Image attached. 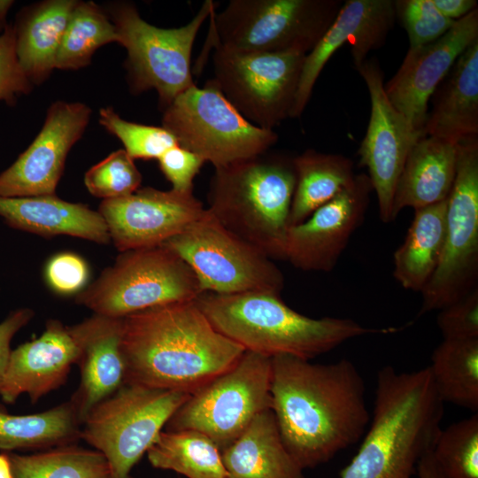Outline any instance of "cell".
Wrapping results in <instances>:
<instances>
[{
  "instance_id": "32",
  "label": "cell",
  "mask_w": 478,
  "mask_h": 478,
  "mask_svg": "<svg viewBox=\"0 0 478 478\" xmlns=\"http://www.w3.org/2000/svg\"><path fill=\"white\" fill-rule=\"evenodd\" d=\"M428 368L443 403L478 411V338L443 339Z\"/></svg>"
},
{
  "instance_id": "41",
  "label": "cell",
  "mask_w": 478,
  "mask_h": 478,
  "mask_svg": "<svg viewBox=\"0 0 478 478\" xmlns=\"http://www.w3.org/2000/svg\"><path fill=\"white\" fill-rule=\"evenodd\" d=\"M436 323L443 339L478 338V289L439 310Z\"/></svg>"
},
{
  "instance_id": "5",
  "label": "cell",
  "mask_w": 478,
  "mask_h": 478,
  "mask_svg": "<svg viewBox=\"0 0 478 478\" xmlns=\"http://www.w3.org/2000/svg\"><path fill=\"white\" fill-rule=\"evenodd\" d=\"M295 185L293 158L266 152L215 168L206 209L272 260H285Z\"/></svg>"
},
{
  "instance_id": "46",
  "label": "cell",
  "mask_w": 478,
  "mask_h": 478,
  "mask_svg": "<svg viewBox=\"0 0 478 478\" xmlns=\"http://www.w3.org/2000/svg\"><path fill=\"white\" fill-rule=\"evenodd\" d=\"M0 478H13L11 461L7 452L0 453Z\"/></svg>"
},
{
  "instance_id": "23",
  "label": "cell",
  "mask_w": 478,
  "mask_h": 478,
  "mask_svg": "<svg viewBox=\"0 0 478 478\" xmlns=\"http://www.w3.org/2000/svg\"><path fill=\"white\" fill-rule=\"evenodd\" d=\"M430 100L424 136L455 144L478 138V40L459 56Z\"/></svg>"
},
{
  "instance_id": "38",
  "label": "cell",
  "mask_w": 478,
  "mask_h": 478,
  "mask_svg": "<svg viewBox=\"0 0 478 478\" xmlns=\"http://www.w3.org/2000/svg\"><path fill=\"white\" fill-rule=\"evenodd\" d=\"M394 6L396 17L407 33L410 48L436 41L455 23L437 10L433 0H397Z\"/></svg>"
},
{
  "instance_id": "25",
  "label": "cell",
  "mask_w": 478,
  "mask_h": 478,
  "mask_svg": "<svg viewBox=\"0 0 478 478\" xmlns=\"http://www.w3.org/2000/svg\"><path fill=\"white\" fill-rule=\"evenodd\" d=\"M458 144L423 136L411 148L397 182L392 220L406 207L414 210L447 200L457 172Z\"/></svg>"
},
{
  "instance_id": "45",
  "label": "cell",
  "mask_w": 478,
  "mask_h": 478,
  "mask_svg": "<svg viewBox=\"0 0 478 478\" xmlns=\"http://www.w3.org/2000/svg\"><path fill=\"white\" fill-rule=\"evenodd\" d=\"M418 478H444L432 454V450L427 451L420 459L417 466Z\"/></svg>"
},
{
  "instance_id": "11",
  "label": "cell",
  "mask_w": 478,
  "mask_h": 478,
  "mask_svg": "<svg viewBox=\"0 0 478 478\" xmlns=\"http://www.w3.org/2000/svg\"><path fill=\"white\" fill-rule=\"evenodd\" d=\"M271 358L245 351L227 371L201 387L175 411L166 430H195L222 451L263 411L271 409Z\"/></svg>"
},
{
  "instance_id": "24",
  "label": "cell",
  "mask_w": 478,
  "mask_h": 478,
  "mask_svg": "<svg viewBox=\"0 0 478 478\" xmlns=\"http://www.w3.org/2000/svg\"><path fill=\"white\" fill-rule=\"evenodd\" d=\"M0 217L11 227L45 237L71 235L107 244V225L98 211L53 195L0 197Z\"/></svg>"
},
{
  "instance_id": "22",
  "label": "cell",
  "mask_w": 478,
  "mask_h": 478,
  "mask_svg": "<svg viewBox=\"0 0 478 478\" xmlns=\"http://www.w3.org/2000/svg\"><path fill=\"white\" fill-rule=\"evenodd\" d=\"M80 346V384L71 397L81 425L90 411L127 383L122 318L93 314L71 326Z\"/></svg>"
},
{
  "instance_id": "28",
  "label": "cell",
  "mask_w": 478,
  "mask_h": 478,
  "mask_svg": "<svg viewBox=\"0 0 478 478\" xmlns=\"http://www.w3.org/2000/svg\"><path fill=\"white\" fill-rule=\"evenodd\" d=\"M446 211L447 200L414 210L393 257V275L404 289L421 292L435 273L445 242Z\"/></svg>"
},
{
  "instance_id": "42",
  "label": "cell",
  "mask_w": 478,
  "mask_h": 478,
  "mask_svg": "<svg viewBox=\"0 0 478 478\" xmlns=\"http://www.w3.org/2000/svg\"><path fill=\"white\" fill-rule=\"evenodd\" d=\"M159 168L171 182L172 189L179 192L193 191V181L204 160L197 154L176 145L166 150L158 159Z\"/></svg>"
},
{
  "instance_id": "1",
  "label": "cell",
  "mask_w": 478,
  "mask_h": 478,
  "mask_svg": "<svg viewBox=\"0 0 478 478\" xmlns=\"http://www.w3.org/2000/svg\"><path fill=\"white\" fill-rule=\"evenodd\" d=\"M270 394L282 443L303 470L358 442L369 422L364 381L348 359L314 364L274 356Z\"/></svg>"
},
{
  "instance_id": "36",
  "label": "cell",
  "mask_w": 478,
  "mask_h": 478,
  "mask_svg": "<svg viewBox=\"0 0 478 478\" xmlns=\"http://www.w3.org/2000/svg\"><path fill=\"white\" fill-rule=\"evenodd\" d=\"M99 123L120 140L133 159H158L166 150L179 145L163 127L127 121L111 107L100 109Z\"/></svg>"
},
{
  "instance_id": "40",
  "label": "cell",
  "mask_w": 478,
  "mask_h": 478,
  "mask_svg": "<svg viewBox=\"0 0 478 478\" xmlns=\"http://www.w3.org/2000/svg\"><path fill=\"white\" fill-rule=\"evenodd\" d=\"M32 83L19 62L13 25L0 34V102L13 105L18 97L28 94Z\"/></svg>"
},
{
  "instance_id": "47",
  "label": "cell",
  "mask_w": 478,
  "mask_h": 478,
  "mask_svg": "<svg viewBox=\"0 0 478 478\" xmlns=\"http://www.w3.org/2000/svg\"><path fill=\"white\" fill-rule=\"evenodd\" d=\"M14 1L12 0H0V32L3 33L4 30L8 26L6 21V17L9 10L13 5Z\"/></svg>"
},
{
  "instance_id": "8",
  "label": "cell",
  "mask_w": 478,
  "mask_h": 478,
  "mask_svg": "<svg viewBox=\"0 0 478 478\" xmlns=\"http://www.w3.org/2000/svg\"><path fill=\"white\" fill-rule=\"evenodd\" d=\"M190 394L126 383L85 418L81 439L101 452L109 478H133L131 471Z\"/></svg>"
},
{
  "instance_id": "44",
  "label": "cell",
  "mask_w": 478,
  "mask_h": 478,
  "mask_svg": "<svg viewBox=\"0 0 478 478\" xmlns=\"http://www.w3.org/2000/svg\"><path fill=\"white\" fill-rule=\"evenodd\" d=\"M437 10L447 19L457 21L477 8L475 0H433Z\"/></svg>"
},
{
  "instance_id": "16",
  "label": "cell",
  "mask_w": 478,
  "mask_h": 478,
  "mask_svg": "<svg viewBox=\"0 0 478 478\" xmlns=\"http://www.w3.org/2000/svg\"><path fill=\"white\" fill-rule=\"evenodd\" d=\"M205 210L193 191H163L151 187L138 189L125 197L103 200L98 208L120 252L162 245L202 217Z\"/></svg>"
},
{
  "instance_id": "20",
  "label": "cell",
  "mask_w": 478,
  "mask_h": 478,
  "mask_svg": "<svg viewBox=\"0 0 478 478\" xmlns=\"http://www.w3.org/2000/svg\"><path fill=\"white\" fill-rule=\"evenodd\" d=\"M396 18L394 1L348 0L314 48L305 55L290 118L303 113L314 84L331 56L344 43L358 69L367 54L382 46Z\"/></svg>"
},
{
  "instance_id": "10",
  "label": "cell",
  "mask_w": 478,
  "mask_h": 478,
  "mask_svg": "<svg viewBox=\"0 0 478 478\" xmlns=\"http://www.w3.org/2000/svg\"><path fill=\"white\" fill-rule=\"evenodd\" d=\"M214 10V2L207 0L186 25L160 28L145 21L134 4H113L109 18L116 27L119 43L127 52L126 66L133 90L155 89L164 110L195 85L190 66L193 44Z\"/></svg>"
},
{
  "instance_id": "2",
  "label": "cell",
  "mask_w": 478,
  "mask_h": 478,
  "mask_svg": "<svg viewBox=\"0 0 478 478\" xmlns=\"http://www.w3.org/2000/svg\"><path fill=\"white\" fill-rule=\"evenodd\" d=\"M127 383L192 394L230 369L245 350L210 323L195 301L122 318Z\"/></svg>"
},
{
  "instance_id": "19",
  "label": "cell",
  "mask_w": 478,
  "mask_h": 478,
  "mask_svg": "<svg viewBox=\"0 0 478 478\" xmlns=\"http://www.w3.org/2000/svg\"><path fill=\"white\" fill-rule=\"evenodd\" d=\"M372 191L368 175L356 174L335 197L302 223L289 227L285 260L303 271L334 269L351 235L362 225Z\"/></svg>"
},
{
  "instance_id": "21",
  "label": "cell",
  "mask_w": 478,
  "mask_h": 478,
  "mask_svg": "<svg viewBox=\"0 0 478 478\" xmlns=\"http://www.w3.org/2000/svg\"><path fill=\"white\" fill-rule=\"evenodd\" d=\"M80 356V346L71 326L50 319L42 334L12 350L0 396L13 404L25 393L32 404L62 386Z\"/></svg>"
},
{
  "instance_id": "9",
  "label": "cell",
  "mask_w": 478,
  "mask_h": 478,
  "mask_svg": "<svg viewBox=\"0 0 478 478\" xmlns=\"http://www.w3.org/2000/svg\"><path fill=\"white\" fill-rule=\"evenodd\" d=\"M162 127L214 168L266 153L278 140L242 116L210 80L178 95L163 110Z\"/></svg>"
},
{
  "instance_id": "39",
  "label": "cell",
  "mask_w": 478,
  "mask_h": 478,
  "mask_svg": "<svg viewBox=\"0 0 478 478\" xmlns=\"http://www.w3.org/2000/svg\"><path fill=\"white\" fill-rule=\"evenodd\" d=\"M44 277L53 292L61 296L77 295L86 288L89 267L80 255L71 251L59 252L47 261Z\"/></svg>"
},
{
  "instance_id": "7",
  "label": "cell",
  "mask_w": 478,
  "mask_h": 478,
  "mask_svg": "<svg viewBox=\"0 0 478 478\" xmlns=\"http://www.w3.org/2000/svg\"><path fill=\"white\" fill-rule=\"evenodd\" d=\"M204 292L190 266L164 245L120 252L114 264L75 297L95 314L112 318L195 301Z\"/></svg>"
},
{
  "instance_id": "26",
  "label": "cell",
  "mask_w": 478,
  "mask_h": 478,
  "mask_svg": "<svg viewBox=\"0 0 478 478\" xmlns=\"http://www.w3.org/2000/svg\"><path fill=\"white\" fill-rule=\"evenodd\" d=\"M221 455L227 478H305L282 443L271 409L258 413Z\"/></svg>"
},
{
  "instance_id": "3",
  "label": "cell",
  "mask_w": 478,
  "mask_h": 478,
  "mask_svg": "<svg viewBox=\"0 0 478 478\" xmlns=\"http://www.w3.org/2000/svg\"><path fill=\"white\" fill-rule=\"evenodd\" d=\"M443 413L428 366L414 372L384 366L377 374L370 427L340 478H416Z\"/></svg>"
},
{
  "instance_id": "37",
  "label": "cell",
  "mask_w": 478,
  "mask_h": 478,
  "mask_svg": "<svg viewBox=\"0 0 478 478\" xmlns=\"http://www.w3.org/2000/svg\"><path fill=\"white\" fill-rule=\"evenodd\" d=\"M141 182L142 174L124 149L112 152L84 175L89 192L103 200L127 197L140 188Z\"/></svg>"
},
{
  "instance_id": "34",
  "label": "cell",
  "mask_w": 478,
  "mask_h": 478,
  "mask_svg": "<svg viewBox=\"0 0 478 478\" xmlns=\"http://www.w3.org/2000/svg\"><path fill=\"white\" fill-rule=\"evenodd\" d=\"M111 42L119 43V35L109 16L93 2H78L68 21L56 68H82L98 48Z\"/></svg>"
},
{
  "instance_id": "31",
  "label": "cell",
  "mask_w": 478,
  "mask_h": 478,
  "mask_svg": "<svg viewBox=\"0 0 478 478\" xmlns=\"http://www.w3.org/2000/svg\"><path fill=\"white\" fill-rule=\"evenodd\" d=\"M147 455L153 467L188 478H227L220 450L198 431H161Z\"/></svg>"
},
{
  "instance_id": "18",
  "label": "cell",
  "mask_w": 478,
  "mask_h": 478,
  "mask_svg": "<svg viewBox=\"0 0 478 478\" xmlns=\"http://www.w3.org/2000/svg\"><path fill=\"white\" fill-rule=\"evenodd\" d=\"M90 115V108L83 103H53L32 143L0 173V197L55 194L67 155L81 138Z\"/></svg>"
},
{
  "instance_id": "29",
  "label": "cell",
  "mask_w": 478,
  "mask_h": 478,
  "mask_svg": "<svg viewBox=\"0 0 478 478\" xmlns=\"http://www.w3.org/2000/svg\"><path fill=\"white\" fill-rule=\"evenodd\" d=\"M296 185L289 227L298 225L349 186L355 177L353 163L340 154L307 150L293 158Z\"/></svg>"
},
{
  "instance_id": "15",
  "label": "cell",
  "mask_w": 478,
  "mask_h": 478,
  "mask_svg": "<svg viewBox=\"0 0 478 478\" xmlns=\"http://www.w3.org/2000/svg\"><path fill=\"white\" fill-rule=\"evenodd\" d=\"M478 40V10L455 21L436 41L409 48L395 75L384 84L392 106L406 120L415 136L423 137L428 102L459 56Z\"/></svg>"
},
{
  "instance_id": "6",
  "label": "cell",
  "mask_w": 478,
  "mask_h": 478,
  "mask_svg": "<svg viewBox=\"0 0 478 478\" xmlns=\"http://www.w3.org/2000/svg\"><path fill=\"white\" fill-rule=\"evenodd\" d=\"M339 0H231L211 14L208 43L241 53L306 55L335 19Z\"/></svg>"
},
{
  "instance_id": "12",
  "label": "cell",
  "mask_w": 478,
  "mask_h": 478,
  "mask_svg": "<svg viewBox=\"0 0 478 478\" xmlns=\"http://www.w3.org/2000/svg\"><path fill=\"white\" fill-rule=\"evenodd\" d=\"M162 245L190 266L204 293L281 295L283 289V274L274 261L226 229L207 209Z\"/></svg>"
},
{
  "instance_id": "43",
  "label": "cell",
  "mask_w": 478,
  "mask_h": 478,
  "mask_svg": "<svg viewBox=\"0 0 478 478\" xmlns=\"http://www.w3.org/2000/svg\"><path fill=\"white\" fill-rule=\"evenodd\" d=\"M34 315V311L30 308H19L12 311L0 322V384L12 351L11 342L13 336L33 319Z\"/></svg>"
},
{
  "instance_id": "27",
  "label": "cell",
  "mask_w": 478,
  "mask_h": 478,
  "mask_svg": "<svg viewBox=\"0 0 478 478\" xmlns=\"http://www.w3.org/2000/svg\"><path fill=\"white\" fill-rule=\"evenodd\" d=\"M50 0L23 10L14 27L19 62L31 83L44 81L56 68L57 56L77 4Z\"/></svg>"
},
{
  "instance_id": "17",
  "label": "cell",
  "mask_w": 478,
  "mask_h": 478,
  "mask_svg": "<svg viewBox=\"0 0 478 478\" xmlns=\"http://www.w3.org/2000/svg\"><path fill=\"white\" fill-rule=\"evenodd\" d=\"M357 70L366 84L371 101L366 133L358 150L359 165L368 171L380 218L388 223L392 220L397 182L411 148L419 139L387 98L383 73L376 59L366 60Z\"/></svg>"
},
{
  "instance_id": "13",
  "label": "cell",
  "mask_w": 478,
  "mask_h": 478,
  "mask_svg": "<svg viewBox=\"0 0 478 478\" xmlns=\"http://www.w3.org/2000/svg\"><path fill=\"white\" fill-rule=\"evenodd\" d=\"M478 138L458 144L455 181L447 199L443 251L421 290L420 315L439 311L477 288Z\"/></svg>"
},
{
  "instance_id": "30",
  "label": "cell",
  "mask_w": 478,
  "mask_h": 478,
  "mask_svg": "<svg viewBox=\"0 0 478 478\" xmlns=\"http://www.w3.org/2000/svg\"><path fill=\"white\" fill-rule=\"evenodd\" d=\"M81 422L69 399L42 412L14 415L0 408V449H51L81 439Z\"/></svg>"
},
{
  "instance_id": "4",
  "label": "cell",
  "mask_w": 478,
  "mask_h": 478,
  "mask_svg": "<svg viewBox=\"0 0 478 478\" xmlns=\"http://www.w3.org/2000/svg\"><path fill=\"white\" fill-rule=\"evenodd\" d=\"M195 302L216 330L245 351L268 358L311 360L350 339L391 330L366 328L350 319L310 318L268 292H204Z\"/></svg>"
},
{
  "instance_id": "33",
  "label": "cell",
  "mask_w": 478,
  "mask_h": 478,
  "mask_svg": "<svg viewBox=\"0 0 478 478\" xmlns=\"http://www.w3.org/2000/svg\"><path fill=\"white\" fill-rule=\"evenodd\" d=\"M13 478H109L104 456L69 444L31 455L7 452Z\"/></svg>"
},
{
  "instance_id": "14",
  "label": "cell",
  "mask_w": 478,
  "mask_h": 478,
  "mask_svg": "<svg viewBox=\"0 0 478 478\" xmlns=\"http://www.w3.org/2000/svg\"><path fill=\"white\" fill-rule=\"evenodd\" d=\"M212 48L210 81L242 116L267 130L290 118L305 54L241 53Z\"/></svg>"
},
{
  "instance_id": "35",
  "label": "cell",
  "mask_w": 478,
  "mask_h": 478,
  "mask_svg": "<svg viewBox=\"0 0 478 478\" xmlns=\"http://www.w3.org/2000/svg\"><path fill=\"white\" fill-rule=\"evenodd\" d=\"M432 454L444 478H478V414L440 429Z\"/></svg>"
}]
</instances>
